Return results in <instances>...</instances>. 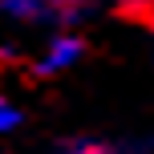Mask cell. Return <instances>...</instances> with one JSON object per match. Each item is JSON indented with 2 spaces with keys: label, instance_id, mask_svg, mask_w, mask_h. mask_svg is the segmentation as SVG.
<instances>
[{
  "label": "cell",
  "instance_id": "cell-1",
  "mask_svg": "<svg viewBox=\"0 0 154 154\" xmlns=\"http://www.w3.org/2000/svg\"><path fill=\"white\" fill-rule=\"evenodd\" d=\"M77 57H81V41L77 37H57L53 45H49V53L41 57V73H57V69H65V65H73Z\"/></svg>",
  "mask_w": 154,
  "mask_h": 154
},
{
  "label": "cell",
  "instance_id": "cell-2",
  "mask_svg": "<svg viewBox=\"0 0 154 154\" xmlns=\"http://www.w3.org/2000/svg\"><path fill=\"white\" fill-rule=\"evenodd\" d=\"M12 126H16V109L8 106L4 97H0V134H4V130H12Z\"/></svg>",
  "mask_w": 154,
  "mask_h": 154
},
{
  "label": "cell",
  "instance_id": "cell-3",
  "mask_svg": "<svg viewBox=\"0 0 154 154\" xmlns=\"http://www.w3.org/2000/svg\"><path fill=\"white\" fill-rule=\"evenodd\" d=\"M114 4H142V0H114Z\"/></svg>",
  "mask_w": 154,
  "mask_h": 154
}]
</instances>
